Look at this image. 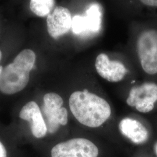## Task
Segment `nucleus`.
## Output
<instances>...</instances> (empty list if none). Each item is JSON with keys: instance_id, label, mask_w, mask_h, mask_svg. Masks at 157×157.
<instances>
[{"instance_id": "f257e3e1", "label": "nucleus", "mask_w": 157, "mask_h": 157, "mask_svg": "<svg viewBox=\"0 0 157 157\" xmlns=\"http://www.w3.org/2000/svg\"><path fill=\"white\" fill-rule=\"evenodd\" d=\"M69 104L78 122L89 128L100 127L111 115V108L107 101L86 89L73 92Z\"/></svg>"}, {"instance_id": "f03ea898", "label": "nucleus", "mask_w": 157, "mask_h": 157, "mask_svg": "<svg viewBox=\"0 0 157 157\" xmlns=\"http://www.w3.org/2000/svg\"><path fill=\"white\" fill-rule=\"evenodd\" d=\"M36 61V54L29 49L22 51L13 62L3 67L0 75V91L13 94L22 90L28 84L30 72Z\"/></svg>"}, {"instance_id": "7ed1b4c3", "label": "nucleus", "mask_w": 157, "mask_h": 157, "mask_svg": "<svg viewBox=\"0 0 157 157\" xmlns=\"http://www.w3.org/2000/svg\"><path fill=\"white\" fill-rule=\"evenodd\" d=\"M137 51L144 71L149 75L157 73V30H148L140 34Z\"/></svg>"}, {"instance_id": "20e7f679", "label": "nucleus", "mask_w": 157, "mask_h": 157, "mask_svg": "<svg viewBox=\"0 0 157 157\" xmlns=\"http://www.w3.org/2000/svg\"><path fill=\"white\" fill-rule=\"evenodd\" d=\"M44 105L42 112L50 133H54L59 129V125L65 126L67 123V111L62 107L63 101L62 97L55 93L46 94L43 98Z\"/></svg>"}, {"instance_id": "39448f33", "label": "nucleus", "mask_w": 157, "mask_h": 157, "mask_svg": "<svg viewBox=\"0 0 157 157\" xmlns=\"http://www.w3.org/2000/svg\"><path fill=\"white\" fill-rule=\"evenodd\" d=\"M97 147L84 138H75L58 143L51 152V157H97Z\"/></svg>"}, {"instance_id": "423d86ee", "label": "nucleus", "mask_w": 157, "mask_h": 157, "mask_svg": "<svg viewBox=\"0 0 157 157\" xmlns=\"http://www.w3.org/2000/svg\"><path fill=\"white\" fill-rule=\"evenodd\" d=\"M157 101V84L147 82L132 88L126 103L139 112L147 113L154 109Z\"/></svg>"}, {"instance_id": "0eeeda50", "label": "nucleus", "mask_w": 157, "mask_h": 157, "mask_svg": "<svg viewBox=\"0 0 157 157\" xmlns=\"http://www.w3.org/2000/svg\"><path fill=\"white\" fill-rule=\"evenodd\" d=\"M72 18L69 10L63 6H56L47 18V30L54 39L67 33L72 28Z\"/></svg>"}, {"instance_id": "6e6552de", "label": "nucleus", "mask_w": 157, "mask_h": 157, "mask_svg": "<svg viewBox=\"0 0 157 157\" xmlns=\"http://www.w3.org/2000/svg\"><path fill=\"white\" fill-rule=\"evenodd\" d=\"M102 14L98 5L93 4L86 12L84 15L73 17L72 22V29L76 34L85 32H97L100 29Z\"/></svg>"}, {"instance_id": "1a4fd4ad", "label": "nucleus", "mask_w": 157, "mask_h": 157, "mask_svg": "<svg viewBox=\"0 0 157 157\" xmlns=\"http://www.w3.org/2000/svg\"><path fill=\"white\" fill-rule=\"evenodd\" d=\"M95 69L98 75L110 82H118L124 78L127 70L122 62L110 61L105 54H100L95 60Z\"/></svg>"}, {"instance_id": "9d476101", "label": "nucleus", "mask_w": 157, "mask_h": 157, "mask_svg": "<svg viewBox=\"0 0 157 157\" xmlns=\"http://www.w3.org/2000/svg\"><path fill=\"white\" fill-rule=\"evenodd\" d=\"M19 117L28 121L31 131L36 138H42L47 132L45 121L39 105L34 101H30L23 107L19 113Z\"/></svg>"}, {"instance_id": "9b49d317", "label": "nucleus", "mask_w": 157, "mask_h": 157, "mask_svg": "<svg viewBox=\"0 0 157 157\" xmlns=\"http://www.w3.org/2000/svg\"><path fill=\"white\" fill-rule=\"evenodd\" d=\"M119 129L122 135L137 144H143L148 139V130L136 119L124 118L119 124Z\"/></svg>"}, {"instance_id": "f8f14e48", "label": "nucleus", "mask_w": 157, "mask_h": 157, "mask_svg": "<svg viewBox=\"0 0 157 157\" xmlns=\"http://www.w3.org/2000/svg\"><path fill=\"white\" fill-rule=\"evenodd\" d=\"M53 0H32L30 2V8L38 17L48 16L55 6Z\"/></svg>"}, {"instance_id": "ddd939ff", "label": "nucleus", "mask_w": 157, "mask_h": 157, "mask_svg": "<svg viewBox=\"0 0 157 157\" xmlns=\"http://www.w3.org/2000/svg\"><path fill=\"white\" fill-rule=\"evenodd\" d=\"M141 2L146 6H157V0H143Z\"/></svg>"}, {"instance_id": "4468645a", "label": "nucleus", "mask_w": 157, "mask_h": 157, "mask_svg": "<svg viewBox=\"0 0 157 157\" xmlns=\"http://www.w3.org/2000/svg\"><path fill=\"white\" fill-rule=\"evenodd\" d=\"M0 157H7V153L5 146L0 141Z\"/></svg>"}, {"instance_id": "2eb2a0df", "label": "nucleus", "mask_w": 157, "mask_h": 157, "mask_svg": "<svg viewBox=\"0 0 157 157\" xmlns=\"http://www.w3.org/2000/svg\"><path fill=\"white\" fill-rule=\"evenodd\" d=\"M1 58H2V52H1V51L0 50V61L1 59ZM2 69H3V67L2 66H0V75H1V73L2 71Z\"/></svg>"}, {"instance_id": "dca6fc26", "label": "nucleus", "mask_w": 157, "mask_h": 157, "mask_svg": "<svg viewBox=\"0 0 157 157\" xmlns=\"http://www.w3.org/2000/svg\"><path fill=\"white\" fill-rule=\"evenodd\" d=\"M154 150H155V151L156 152L157 155V143H156V144H155V146H154Z\"/></svg>"}]
</instances>
